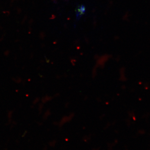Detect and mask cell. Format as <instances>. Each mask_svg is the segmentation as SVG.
Segmentation results:
<instances>
[{"label": "cell", "instance_id": "cell-1", "mask_svg": "<svg viewBox=\"0 0 150 150\" xmlns=\"http://www.w3.org/2000/svg\"><path fill=\"white\" fill-rule=\"evenodd\" d=\"M86 12V7L83 5L77 7L76 9V16L77 20H79Z\"/></svg>", "mask_w": 150, "mask_h": 150}]
</instances>
